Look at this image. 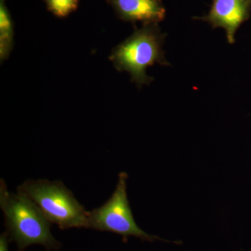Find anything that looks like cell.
I'll list each match as a JSON object with an SVG mask.
<instances>
[{"instance_id": "obj_8", "label": "cell", "mask_w": 251, "mask_h": 251, "mask_svg": "<svg viewBox=\"0 0 251 251\" xmlns=\"http://www.w3.org/2000/svg\"><path fill=\"white\" fill-rule=\"evenodd\" d=\"M48 9L59 18L69 16L77 9L78 0H44Z\"/></svg>"}, {"instance_id": "obj_2", "label": "cell", "mask_w": 251, "mask_h": 251, "mask_svg": "<svg viewBox=\"0 0 251 251\" xmlns=\"http://www.w3.org/2000/svg\"><path fill=\"white\" fill-rule=\"evenodd\" d=\"M166 36L158 24L144 25L117 46L109 59L119 72H128L131 80L140 88L144 85H150L153 78L147 75L148 67L156 63L162 66L171 65L163 49Z\"/></svg>"}, {"instance_id": "obj_7", "label": "cell", "mask_w": 251, "mask_h": 251, "mask_svg": "<svg viewBox=\"0 0 251 251\" xmlns=\"http://www.w3.org/2000/svg\"><path fill=\"white\" fill-rule=\"evenodd\" d=\"M14 46V27L4 3L0 4V58L6 60Z\"/></svg>"}, {"instance_id": "obj_9", "label": "cell", "mask_w": 251, "mask_h": 251, "mask_svg": "<svg viewBox=\"0 0 251 251\" xmlns=\"http://www.w3.org/2000/svg\"><path fill=\"white\" fill-rule=\"evenodd\" d=\"M7 232H4L0 236V251H9Z\"/></svg>"}, {"instance_id": "obj_6", "label": "cell", "mask_w": 251, "mask_h": 251, "mask_svg": "<svg viewBox=\"0 0 251 251\" xmlns=\"http://www.w3.org/2000/svg\"><path fill=\"white\" fill-rule=\"evenodd\" d=\"M120 18L127 22L158 24L166 16L161 0H108Z\"/></svg>"}, {"instance_id": "obj_3", "label": "cell", "mask_w": 251, "mask_h": 251, "mask_svg": "<svg viewBox=\"0 0 251 251\" xmlns=\"http://www.w3.org/2000/svg\"><path fill=\"white\" fill-rule=\"evenodd\" d=\"M17 191L30 199L50 224L61 229L89 228L88 211L62 181L29 179L18 186Z\"/></svg>"}, {"instance_id": "obj_1", "label": "cell", "mask_w": 251, "mask_h": 251, "mask_svg": "<svg viewBox=\"0 0 251 251\" xmlns=\"http://www.w3.org/2000/svg\"><path fill=\"white\" fill-rule=\"evenodd\" d=\"M0 207L8 235L17 244L18 251L33 244H40L48 250L58 249L59 243L51 234L50 223L40 209L24 195L9 192L2 179L0 181Z\"/></svg>"}, {"instance_id": "obj_5", "label": "cell", "mask_w": 251, "mask_h": 251, "mask_svg": "<svg viewBox=\"0 0 251 251\" xmlns=\"http://www.w3.org/2000/svg\"><path fill=\"white\" fill-rule=\"evenodd\" d=\"M251 0H213L209 14L195 17L209 23L214 28H223L226 32L227 42L234 44L237 29L250 18Z\"/></svg>"}, {"instance_id": "obj_4", "label": "cell", "mask_w": 251, "mask_h": 251, "mask_svg": "<svg viewBox=\"0 0 251 251\" xmlns=\"http://www.w3.org/2000/svg\"><path fill=\"white\" fill-rule=\"evenodd\" d=\"M115 191L103 205L88 211L89 228L114 232L125 238L135 237L153 242L163 240L143 230L135 222L127 195L126 173L119 174Z\"/></svg>"}]
</instances>
